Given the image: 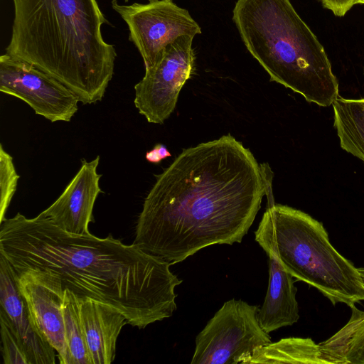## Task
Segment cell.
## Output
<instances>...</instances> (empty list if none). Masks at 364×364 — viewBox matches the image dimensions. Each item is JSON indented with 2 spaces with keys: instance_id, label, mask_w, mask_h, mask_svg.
<instances>
[{
  "instance_id": "obj_26",
  "label": "cell",
  "mask_w": 364,
  "mask_h": 364,
  "mask_svg": "<svg viewBox=\"0 0 364 364\" xmlns=\"http://www.w3.org/2000/svg\"><path fill=\"white\" fill-rule=\"evenodd\" d=\"M321 2H322L323 0H321Z\"/></svg>"
},
{
  "instance_id": "obj_16",
  "label": "cell",
  "mask_w": 364,
  "mask_h": 364,
  "mask_svg": "<svg viewBox=\"0 0 364 364\" xmlns=\"http://www.w3.org/2000/svg\"><path fill=\"white\" fill-rule=\"evenodd\" d=\"M332 105L341 147L364 162V98L338 96Z\"/></svg>"
},
{
  "instance_id": "obj_9",
  "label": "cell",
  "mask_w": 364,
  "mask_h": 364,
  "mask_svg": "<svg viewBox=\"0 0 364 364\" xmlns=\"http://www.w3.org/2000/svg\"><path fill=\"white\" fill-rule=\"evenodd\" d=\"M0 91L27 103L52 122H70L79 97L60 82L34 65L6 53L0 57Z\"/></svg>"
},
{
  "instance_id": "obj_5",
  "label": "cell",
  "mask_w": 364,
  "mask_h": 364,
  "mask_svg": "<svg viewBox=\"0 0 364 364\" xmlns=\"http://www.w3.org/2000/svg\"><path fill=\"white\" fill-rule=\"evenodd\" d=\"M255 241L298 281L316 288L336 305L364 301V284L353 263L330 242L321 222L291 207L271 203Z\"/></svg>"
},
{
  "instance_id": "obj_2",
  "label": "cell",
  "mask_w": 364,
  "mask_h": 364,
  "mask_svg": "<svg viewBox=\"0 0 364 364\" xmlns=\"http://www.w3.org/2000/svg\"><path fill=\"white\" fill-rule=\"evenodd\" d=\"M0 224V255L16 272H47L79 299L113 307L140 329L176 310L175 289L183 281L170 264L134 243L111 234H70L39 215L27 218L18 213Z\"/></svg>"
},
{
  "instance_id": "obj_3",
  "label": "cell",
  "mask_w": 364,
  "mask_h": 364,
  "mask_svg": "<svg viewBox=\"0 0 364 364\" xmlns=\"http://www.w3.org/2000/svg\"><path fill=\"white\" fill-rule=\"evenodd\" d=\"M11 57L54 77L85 105L101 101L114 74V46L105 41L109 21L97 0H12Z\"/></svg>"
},
{
  "instance_id": "obj_21",
  "label": "cell",
  "mask_w": 364,
  "mask_h": 364,
  "mask_svg": "<svg viewBox=\"0 0 364 364\" xmlns=\"http://www.w3.org/2000/svg\"><path fill=\"white\" fill-rule=\"evenodd\" d=\"M324 8L338 17H343L354 6V0H323Z\"/></svg>"
},
{
  "instance_id": "obj_18",
  "label": "cell",
  "mask_w": 364,
  "mask_h": 364,
  "mask_svg": "<svg viewBox=\"0 0 364 364\" xmlns=\"http://www.w3.org/2000/svg\"><path fill=\"white\" fill-rule=\"evenodd\" d=\"M68 364H92L80 315V299L65 289L63 305Z\"/></svg>"
},
{
  "instance_id": "obj_24",
  "label": "cell",
  "mask_w": 364,
  "mask_h": 364,
  "mask_svg": "<svg viewBox=\"0 0 364 364\" xmlns=\"http://www.w3.org/2000/svg\"><path fill=\"white\" fill-rule=\"evenodd\" d=\"M364 4V0H354V5L355 4Z\"/></svg>"
},
{
  "instance_id": "obj_13",
  "label": "cell",
  "mask_w": 364,
  "mask_h": 364,
  "mask_svg": "<svg viewBox=\"0 0 364 364\" xmlns=\"http://www.w3.org/2000/svg\"><path fill=\"white\" fill-rule=\"evenodd\" d=\"M80 315L92 364H109L115 358L116 343L128 323L116 309L95 300L80 299Z\"/></svg>"
},
{
  "instance_id": "obj_20",
  "label": "cell",
  "mask_w": 364,
  "mask_h": 364,
  "mask_svg": "<svg viewBox=\"0 0 364 364\" xmlns=\"http://www.w3.org/2000/svg\"><path fill=\"white\" fill-rule=\"evenodd\" d=\"M1 353L4 364H30L26 350L4 311L0 309Z\"/></svg>"
},
{
  "instance_id": "obj_23",
  "label": "cell",
  "mask_w": 364,
  "mask_h": 364,
  "mask_svg": "<svg viewBox=\"0 0 364 364\" xmlns=\"http://www.w3.org/2000/svg\"><path fill=\"white\" fill-rule=\"evenodd\" d=\"M364 284V267L358 268Z\"/></svg>"
},
{
  "instance_id": "obj_12",
  "label": "cell",
  "mask_w": 364,
  "mask_h": 364,
  "mask_svg": "<svg viewBox=\"0 0 364 364\" xmlns=\"http://www.w3.org/2000/svg\"><path fill=\"white\" fill-rule=\"evenodd\" d=\"M0 304L26 350L30 364L55 363V349L34 323L11 268L1 255Z\"/></svg>"
},
{
  "instance_id": "obj_6",
  "label": "cell",
  "mask_w": 364,
  "mask_h": 364,
  "mask_svg": "<svg viewBox=\"0 0 364 364\" xmlns=\"http://www.w3.org/2000/svg\"><path fill=\"white\" fill-rule=\"evenodd\" d=\"M258 311L242 300L225 301L197 335L191 363L247 364L257 349L272 342Z\"/></svg>"
},
{
  "instance_id": "obj_1",
  "label": "cell",
  "mask_w": 364,
  "mask_h": 364,
  "mask_svg": "<svg viewBox=\"0 0 364 364\" xmlns=\"http://www.w3.org/2000/svg\"><path fill=\"white\" fill-rule=\"evenodd\" d=\"M156 177L133 243L172 265L210 245L240 243L272 195L273 173L228 134L183 149Z\"/></svg>"
},
{
  "instance_id": "obj_8",
  "label": "cell",
  "mask_w": 364,
  "mask_h": 364,
  "mask_svg": "<svg viewBox=\"0 0 364 364\" xmlns=\"http://www.w3.org/2000/svg\"><path fill=\"white\" fill-rule=\"evenodd\" d=\"M193 38L182 36L169 44L135 85L134 105L149 122L163 124L174 110L181 88L194 73Z\"/></svg>"
},
{
  "instance_id": "obj_19",
  "label": "cell",
  "mask_w": 364,
  "mask_h": 364,
  "mask_svg": "<svg viewBox=\"0 0 364 364\" xmlns=\"http://www.w3.org/2000/svg\"><path fill=\"white\" fill-rule=\"evenodd\" d=\"M19 176L12 156L0 144V223L6 218V213L16 191Z\"/></svg>"
},
{
  "instance_id": "obj_14",
  "label": "cell",
  "mask_w": 364,
  "mask_h": 364,
  "mask_svg": "<svg viewBox=\"0 0 364 364\" xmlns=\"http://www.w3.org/2000/svg\"><path fill=\"white\" fill-rule=\"evenodd\" d=\"M269 257V283L257 318L268 333L282 327L291 326L299 318L297 291L292 275L272 255Z\"/></svg>"
},
{
  "instance_id": "obj_25",
  "label": "cell",
  "mask_w": 364,
  "mask_h": 364,
  "mask_svg": "<svg viewBox=\"0 0 364 364\" xmlns=\"http://www.w3.org/2000/svg\"><path fill=\"white\" fill-rule=\"evenodd\" d=\"M149 1H157V0H148ZM125 1H128V0H125Z\"/></svg>"
},
{
  "instance_id": "obj_4",
  "label": "cell",
  "mask_w": 364,
  "mask_h": 364,
  "mask_svg": "<svg viewBox=\"0 0 364 364\" xmlns=\"http://www.w3.org/2000/svg\"><path fill=\"white\" fill-rule=\"evenodd\" d=\"M232 21L270 81L301 95L309 102L332 105L339 95L330 60L290 0H237Z\"/></svg>"
},
{
  "instance_id": "obj_22",
  "label": "cell",
  "mask_w": 364,
  "mask_h": 364,
  "mask_svg": "<svg viewBox=\"0 0 364 364\" xmlns=\"http://www.w3.org/2000/svg\"><path fill=\"white\" fill-rule=\"evenodd\" d=\"M169 156H171V154L167 147L163 144H157L146 153L145 159L149 163L159 164Z\"/></svg>"
},
{
  "instance_id": "obj_11",
  "label": "cell",
  "mask_w": 364,
  "mask_h": 364,
  "mask_svg": "<svg viewBox=\"0 0 364 364\" xmlns=\"http://www.w3.org/2000/svg\"><path fill=\"white\" fill-rule=\"evenodd\" d=\"M99 162V156L90 161L82 160L80 169L63 192L39 215L70 234H90L88 225L94 221L93 207L102 191L99 185L102 175L97 171Z\"/></svg>"
},
{
  "instance_id": "obj_7",
  "label": "cell",
  "mask_w": 364,
  "mask_h": 364,
  "mask_svg": "<svg viewBox=\"0 0 364 364\" xmlns=\"http://www.w3.org/2000/svg\"><path fill=\"white\" fill-rule=\"evenodd\" d=\"M112 9L127 23L129 40L138 49L145 70L154 67L166 47L182 36H196L202 31L189 12L172 0L121 5L112 1Z\"/></svg>"
},
{
  "instance_id": "obj_17",
  "label": "cell",
  "mask_w": 364,
  "mask_h": 364,
  "mask_svg": "<svg viewBox=\"0 0 364 364\" xmlns=\"http://www.w3.org/2000/svg\"><path fill=\"white\" fill-rule=\"evenodd\" d=\"M250 363H325L318 344L311 338L290 337L257 349Z\"/></svg>"
},
{
  "instance_id": "obj_10",
  "label": "cell",
  "mask_w": 364,
  "mask_h": 364,
  "mask_svg": "<svg viewBox=\"0 0 364 364\" xmlns=\"http://www.w3.org/2000/svg\"><path fill=\"white\" fill-rule=\"evenodd\" d=\"M11 270L36 327L57 351L60 363L68 364L63 311L65 289L60 279L42 271Z\"/></svg>"
},
{
  "instance_id": "obj_15",
  "label": "cell",
  "mask_w": 364,
  "mask_h": 364,
  "mask_svg": "<svg viewBox=\"0 0 364 364\" xmlns=\"http://www.w3.org/2000/svg\"><path fill=\"white\" fill-rule=\"evenodd\" d=\"M350 309L346 324L318 344L325 363L364 364V311L355 305Z\"/></svg>"
}]
</instances>
